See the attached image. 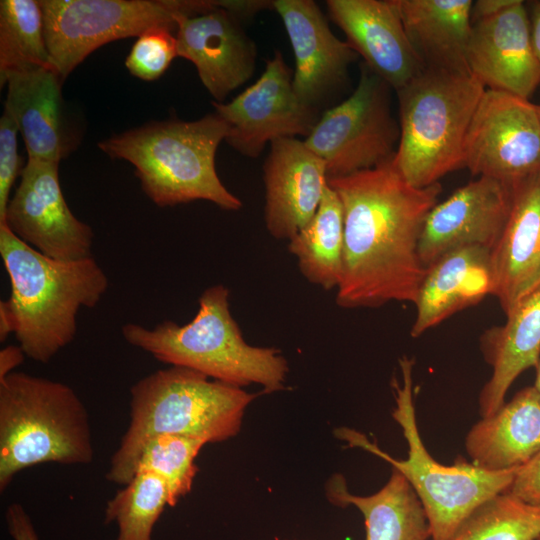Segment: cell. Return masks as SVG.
<instances>
[{"label": "cell", "instance_id": "14", "mask_svg": "<svg viewBox=\"0 0 540 540\" xmlns=\"http://www.w3.org/2000/svg\"><path fill=\"white\" fill-rule=\"evenodd\" d=\"M243 0H224L206 13L177 23L178 56L191 61L216 102L246 83L256 67L255 43L242 27Z\"/></svg>", "mask_w": 540, "mask_h": 540}, {"label": "cell", "instance_id": "10", "mask_svg": "<svg viewBox=\"0 0 540 540\" xmlns=\"http://www.w3.org/2000/svg\"><path fill=\"white\" fill-rule=\"evenodd\" d=\"M390 88L363 63L352 94L326 109L304 139L324 161L328 178L373 169L394 158L400 128L391 112Z\"/></svg>", "mask_w": 540, "mask_h": 540}, {"label": "cell", "instance_id": "32", "mask_svg": "<svg viewBox=\"0 0 540 540\" xmlns=\"http://www.w3.org/2000/svg\"><path fill=\"white\" fill-rule=\"evenodd\" d=\"M173 32L167 27H154L142 33L126 58L128 71L145 81L158 79L178 56Z\"/></svg>", "mask_w": 540, "mask_h": 540}, {"label": "cell", "instance_id": "19", "mask_svg": "<svg viewBox=\"0 0 540 540\" xmlns=\"http://www.w3.org/2000/svg\"><path fill=\"white\" fill-rule=\"evenodd\" d=\"M326 7L348 45L395 91L425 68L393 0H327Z\"/></svg>", "mask_w": 540, "mask_h": 540}, {"label": "cell", "instance_id": "4", "mask_svg": "<svg viewBox=\"0 0 540 540\" xmlns=\"http://www.w3.org/2000/svg\"><path fill=\"white\" fill-rule=\"evenodd\" d=\"M229 295L222 284L210 286L201 294L190 322L164 321L153 328L127 323L121 328L122 336L162 363L189 368L216 381L241 388L257 384L267 393L283 389L287 360L276 348L256 347L244 340L231 314Z\"/></svg>", "mask_w": 540, "mask_h": 540}, {"label": "cell", "instance_id": "1", "mask_svg": "<svg viewBox=\"0 0 540 540\" xmlns=\"http://www.w3.org/2000/svg\"><path fill=\"white\" fill-rule=\"evenodd\" d=\"M344 214L343 273L336 289L342 308L415 303L427 269L419 256L425 220L440 183L418 188L392 160L373 169L328 178Z\"/></svg>", "mask_w": 540, "mask_h": 540}, {"label": "cell", "instance_id": "22", "mask_svg": "<svg viewBox=\"0 0 540 540\" xmlns=\"http://www.w3.org/2000/svg\"><path fill=\"white\" fill-rule=\"evenodd\" d=\"M493 293L491 250L470 246L442 256L421 283L411 336L418 337Z\"/></svg>", "mask_w": 540, "mask_h": 540}, {"label": "cell", "instance_id": "7", "mask_svg": "<svg viewBox=\"0 0 540 540\" xmlns=\"http://www.w3.org/2000/svg\"><path fill=\"white\" fill-rule=\"evenodd\" d=\"M401 383L393 382V419L402 429L408 456L397 460L383 452L362 433L340 428L336 435L350 446L365 449L389 462L401 472L418 496L428 519L430 540H449L460 524L478 506L507 492L516 469L489 471L459 458L452 465L436 461L421 439L413 399L414 360H399Z\"/></svg>", "mask_w": 540, "mask_h": 540}, {"label": "cell", "instance_id": "8", "mask_svg": "<svg viewBox=\"0 0 540 540\" xmlns=\"http://www.w3.org/2000/svg\"><path fill=\"white\" fill-rule=\"evenodd\" d=\"M485 90L471 72L424 68L396 91L400 138L392 163L405 181L424 188L463 168L466 133Z\"/></svg>", "mask_w": 540, "mask_h": 540}, {"label": "cell", "instance_id": "39", "mask_svg": "<svg viewBox=\"0 0 540 540\" xmlns=\"http://www.w3.org/2000/svg\"><path fill=\"white\" fill-rule=\"evenodd\" d=\"M11 333H13L11 317L3 304L0 303V341L4 342Z\"/></svg>", "mask_w": 540, "mask_h": 540}, {"label": "cell", "instance_id": "12", "mask_svg": "<svg viewBox=\"0 0 540 540\" xmlns=\"http://www.w3.org/2000/svg\"><path fill=\"white\" fill-rule=\"evenodd\" d=\"M293 70L280 51L265 61L261 76L228 103L213 101L227 124L225 142L245 157L257 158L268 143L311 133L320 116L293 90Z\"/></svg>", "mask_w": 540, "mask_h": 540}, {"label": "cell", "instance_id": "33", "mask_svg": "<svg viewBox=\"0 0 540 540\" xmlns=\"http://www.w3.org/2000/svg\"><path fill=\"white\" fill-rule=\"evenodd\" d=\"M17 132L15 120L4 109L0 118V223L5 219L11 188L23 170L17 151Z\"/></svg>", "mask_w": 540, "mask_h": 540}, {"label": "cell", "instance_id": "28", "mask_svg": "<svg viewBox=\"0 0 540 540\" xmlns=\"http://www.w3.org/2000/svg\"><path fill=\"white\" fill-rule=\"evenodd\" d=\"M48 67H54V64L45 40L40 2L35 0H1V86L11 75Z\"/></svg>", "mask_w": 540, "mask_h": 540}, {"label": "cell", "instance_id": "17", "mask_svg": "<svg viewBox=\"0 0 540 540\" xmlns=\"http://www.w3.org/2000/svg\"><path fill=\"white\" fill-rule=\"evenodd\" d=\"M467 63L486 89L529 100L540 85V67L523 1L472 24Z\"/></svg>", "mask_w": 540, "mask_h": 540}, {"label": "cell", "instance_id": "27", "mask_svg": "<svg viewBox=\"0 0 540 540\" xmlns=\"http://www.w3.org/2000/svg\"><path fill=\"white\" fill-rule=\"evenodd\" d=\"M344 214L337 193L327 185L310 222L289 240L302 275L325 290L337 289L343 273Z\"/></svg>", "mask_w": 540, "mask_h": 540}, {"label": "cell", "instance_id": "5", "mask_svg": "<svg viewBox=\"0 0 540 540\" xmlns=\"http://www.w3.org/2000/svg\"><path fill=\"white\" fill-rule=\"evenodd\" d=\"M227 133L226 122L213 113L195 121L148 123L102 140L98 147L131 163L142 190L157 206L206 200L236 211L242 202L224 186L215 167L217 148Z\"/></svg>", "mask_w": 540, "mask_h": 540}, {"label": "cell", "instance_id": "30", "mask_svg": "<svg viewBox=\"0 0 540 540\" xmlns=\"http://www.w3.org/2000/svg\"><path fill=\"white\" fill-rule=\"evenodd\" d=\"M540 536V505L509 492L478 506L449 540H535Z\"/></svg>", "mask_w": 540, "mask_h": 540}, {"label": "cell", "instance_id": "20", "mask_svg": "<svg viewBox=\"0 0 540 540\" xmlns=\"http://www.w3.org/2000/svg\"><path fill=\"white\" fill-rule=\"evenodd\" d=\"M510 186L509 216L491 250L492 295L505 314L540 287V171Z\"/></svg>", "mask_w": 540, "mask_h": 540}, {"label": "cell", "instance_id": "16", "mask_svg": "<svg viewBox=\"0 0 540 540\" xmlns=\"http://www.w3.org/2000/svg\"><path fill=\"white\" fill-rule=\"evenodd\" d=\"M511 186L478 177L457 189L429 212L419 241V256L427 269L442 256L463 247L492 250L506 225Z\"/></svg>", "mask_w": 540, "mask_h": 540}, {"label": "cell", "instance_id": "3", "mask_svg": "<svg viewBox=\"0 0 540 540\" xmlns=\"http://www.w3.org/2000/svg\"><path fill=\"white\" fill-rule=\"evenodd\" d=\"M255 397L185 367L171 366L143 377L130 389L129 425L111 457L106 479L129 483L144 445L160 434L193 437L206 444L236 436Z\"/></svg>", "mask_w": 540, "mask_h": 540}, {"label": "cell", "instance_id": "13", "mask_svg": "<svg viewBox=\"0 0 540 540\" xmlns=\"http://www.w3.org/2000/svg\"><path fill=\"white\" fill-rule=\"evenodd\" d=\"M59 164L28 159L0 224H6L17 238L50 258H88L92 256L94 233L66 203L59 182Z\"/></svg>", "mask_w": 540, "mask_h": 540}, {"label": "cell", "instance_id": "18", "mask_svg": "<svg viewBox=\"0 0 540 540\" xmlns=\"http://www.w3.org/2000/svg\"><path fill=\"white\" fill-rule=\"evenodd\" d=\"M263 180L266 228L274 238L289 241L320 205L328 185L326 165L304 140L276 139L263 163Z\"/></svg>", "mask_w": 540, "mask_h": 540}, {"label": "cell", "instance_id": "37", "mask_svg": "<svg viewBox=\"0 0 540 540\" xmlns=\"http://www.w3.org/2000/svg\"><path fill=\"white\" fill-rule=\"evenodd\" d=\"M25 356L19 345H8L2 348L0 351V380L15 372L14 369L23 363Z\"/></svg>", "mask_w": 540, "mask_h": 540}, {"label": "cell", "instance_id": "34", "mask_svg": "<svg viewBox=\"0 0 540 540\" xmlns=\"http://www.w3.org/2000/svg\"><path fill=\"white\" fill-rule=\"evenodd\" d=\"M507 492L526 503L540 505V450L516 470Z\"/></svg>", "mask_w": 540, "mask_h": 540}, {"label": "cell", "instance_id": "9", "mask_svg": "<svg viewBox=\"0 0 540 540\" xmlns=\"http://www.w3.org/2000/svg\"><path fill=\"white\" fill-rule=\"evenodd\" d=\"M224 0H40L44 35L55 69L64 80L89 54L114 40L154 27L177 30Z\"/></svg>", "mask_w": 540, "mask_h": 540}, {"label": "cell", "instance_id": "23", "mask_svg": "<svg viewBox=\"0 0 540 540\" xmlns=\"http://www.w3.org/2000/svg\"><path fill=\"white\" fill-rule=\"evenodd\" d=\"M506 316L504 325L488 329L480 338L482 354L492 368L478 397L481 417L495 413L516 378L540 362V287Z\"/></svg>", "mask_w": 540, "mask_h": 540}, {"label": "cell", "instance_id": "21", "mask_svg": "<svg viewBox=\"0 0 540 540\" xmlns=\"http://www.w3.org/2000/svg\"><path fill=\"white\" fill-rule=\"evenodd\" d=\"M63 79L54 67L11 75L4 109L22 134L28 159L58 162L76 147L62 96Z\"/></svg>", "mask_w": 540, "mask_h": 540}, {"label": "cell", "instance_id": "31", "mask_svg": "<svg viewBox=\"0 0 540 540\" xmlns=\"http://www.w3.org/2000/svg\"><path fill=\"white\" fill-rule=\"evenodd\" d=\"M206 443L193 437L160 434L143 447L137 471H148L160 477L167 485L170 506L187 495L198 472L195 459Z\"/></svg>", "mask_w": 540, "mask_h": 540}, {"label": "cell", "instance_id": "41", "mask_svg": "<svg viewBox=\"0 0 540 540\" xmlns=\"http://www.w3.org/2000/svg\"><path fill=\"white\" fill-rule=\"evenodd\" d=\"M537 111H538L539 118H540V105H537Z\"/></svg>", "mask_w": 540, "mask_h": 540}, {"label": "cell", "instance_id": "11", "mask_svg": "<svg viewBox=\"0 0 540 540\" xmlns=\"http://www.w3.org/2000/svg\"><path fill=\"white\" fill-rule=\"evenodd\" d=\"M463 167L473 176L507 185L540 171L537 105L507 92L486 89L466 133Z\"/></svg>", "mask_w": 540, "mask_h": 540}, {"label": "cell", "instance_id": "29", "mask_svg": "<svg viewBox=\"0 0 540 540\" xmlns=\"http://www.w3.org/2000/svg\"><path fill=\"white\" fill-rule=\"evenodd\" d=\"M166 506H170L166 483L148 471H137L108 502L106 524L118 527L116 540H152V531Z\"/></svg>", "mask_w": 540, "mask_h": 540}, {"label": "cell", "instance_id": "15", "mask_svg": "<svg viewBox=\"0 0 540 540\" xmlns=\"http://www.w3.org/2000/svg\"><path fill=\"white\" fill-rule=\"evenodd\" d=\"M295 59L292 85L305 105L322 111L345 87L358 54L337 38L313 0H275ZM322 113V112H321Z\"/></svg>", "mask_w": 540, "mask_h": 540}, {"label": "cell", "instance_id": "25", "mask_svg": "<svg viewBox=\"0 0 540 540\" xmlns=\"http://www.w3.org/2000/svg\"><path fill=\"white\" fill-rule=\"evenodd\" d=\"M425 68L470 72L471 0H393Z\"/></svg>", "mask_w": 540, "mask_h": 540}, {"label": "cell", "instance_id": "6", "mask_svg": "<svg viewBox=\"0 0 540 540\" xmlns=\"http://www.w3.org/2000/svg\"><path fill=\"white\" fill-rule=\"evenodd\" d=\"M87 409L69 385L25 372L0 380V491L26 468L94 459Z\"/></svg>", "mask_w": 540, "mask_h": 540}, {"label": "cell", "instance_id": "2", "mask_svg": "<svg viewBox=\"0 0 540 540\" xmlns=\"http://www.w3.org/2000/svg\"><path fill=\"white\" fill-rule=\"evenodd\" d=\"M0 255L10 280V297L1 301L25 355L48 363L77 333L81 308L95 307L109 280L93 256L63 261L50 258L0 224Z\"/></svg>", "mask_w": 540, "mask_h": 540}, {"label": "cell", "instance_id": "42", "mask_svg": "<svg viewBox=\"0 0 540 540\" xmlns=\"http://www.w3.org/2000/svg\"><path fill=\"white\" fill-rule=\"evenodd\" d=\"M535 540H540V536L538 538H536Z\"/></svg>", "mask_w": 540, "mask_h": 540}, {"label": "cell", "instance_id": "38", "mask_svg": "<svg viewBox=\"0 0 540 540\" xmlns=\"http://www.w3.org/2000/svg\"><path fill=\"white\" fill-rule=\"evenodd\" d=\"M530 12L532 45L540 67V1H534L532 3Z\"/></svg>", "mask_w": 540, "mask_h": 540}, {"label": "cell", "instance_id": "26", "mask_svg": "<svg viewBox=\"0 0 540 540\" xmlns=\"http://www.w3.org/2000/svg\"><path fill=\"white\" fill-rule=\"evenodd\" d=\"M327 497L338 506L352 505L364 517L366 540H429L425 510L404 475L393 468L386 484L376 493H351L341 475L333 476L326 487Z\"/></svg>", "mask_w": 540, "mask_h": 540}, {"label": "cell", "instance_id": "40", "mask_svg": "<svg viewBox=\"0 0 540 540\" xmlns=\"http://www.w3.org/2000/svg\"><path fill=\"white\" fill-rule=\"evenodd\" d=\"M534 387L540 392V362L538 366L536 367V379H535Z\"/></svg>", "mask_w": 540, "mask_h": 540}, {"label": "cell", "instance_id": "35", "mask_svg": "<svg viewBox=\"0 0 540 540\" xmlns=\"http://www.w3.org/2000/svg\"><path fill=\"white\" fill-rule=\"evenodd\" d=\"M5 519L13 540H39L29 514L20 503H12L7 507Z\"/></svg>", "mask_w": 540, "mask_h": 540}, {"label": "cell", "instance_id": "24", "mask_svg": "<svg viewBox=\"0 0 540 540\" xmlns=\"http://www.w3.org/2000/svg\"><path fill=\"white\" fill-rule=\"evenodd\" d=\"M471 462L489 471L519 468L540 450V392L528 386L495 413L481 417L465 437Z\"/></svg>", "mask_w": 540, "mask_h": 540}, {"label": "cell", "instance_id": "36", "mask_svg": "<svg viewBox=\"0 0 540 540\" xmlns=\"http://www.w3.org/2000/svg\"><path fill=\"white\" fill-rule=\"evenodd\" d=\"M517 0H477L471 8L472 24L491 18L516 3Z\"/></svg>", "mask_w": 540, "mask_h": 540}]
</instances>
